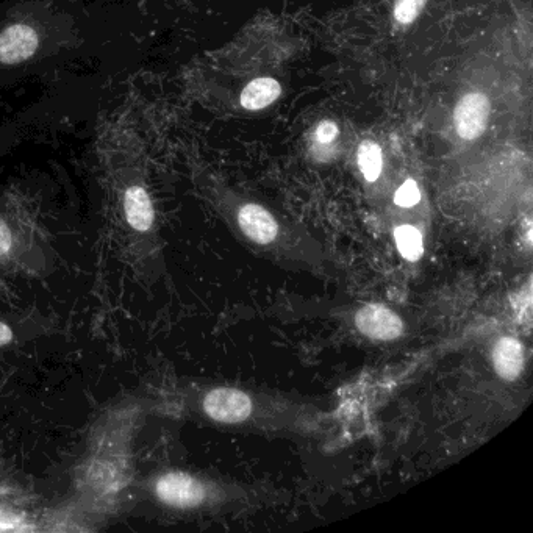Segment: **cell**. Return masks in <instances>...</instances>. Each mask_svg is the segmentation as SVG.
I'll return each mask as SVG.
<instances>
[{
    "mask_svg": "<svg viewBox=\"0 0 533 533\" xmlns=\"http://www.w3.org/2000/svg\"><path fill=\"white\" fill-rule=\"evenodd\" d=\"M11 340H13V332H11V329L7 324L0 321V346H5V344L10 343Z\"/></svg>",
    "mask_w": 533,
    "mask_h": 533,
    "instance_id": "obj_16",
    "label": "cell"
},
{
    "mask_svg": "<svg viewBox=\"0 0 533 533\" xmlns=\"http://www.w3.org/2000/svg\"><path fill=\"white\" fill-rule=\"evenodd\" d=\"M419 201H421V191H419L418 183L412 179H408L407 182L402 183L401 188L394 194V202L399 207H413Z\"/></svg>",
    "mask_w": 533,
    "mask_h": 533,
    "instance_id": "obj_13",
    "label": "cell"
},
{
    "mask_svg": "<svg viewBox=\"0 0 533 533\" xmlns=\"http://www.w3.org/2000/svg\"><path fill=\"white\" fill-rule=\"evenodd\" d=\"M241 232L257 244H271L279 235V224L262 205L247 204L238 212Z\"/></svg>",
    "mask_w": 533,
    "mask_h": 533,
    "instance_id": "obj_5",
    "label": "cell"
},
{
    "mask_svg": "<svg viewBox=\"0 0 533 533\" xmlns=\"http://www.w3.org/2000/svg\"><path fill=\"white\" fill-rule=\"evenodd\" d=\"M252 399L237 388H215L205 396L204 412L222 424H240L251 418Z\"/></svg>",
    "mask_w": 533,
    "mask_h": 533,
    "instance_id": "obj_1",
    "label": "cell"
},
{
    "mask_svg": "<svg viewBox=\"0 0 533 533\" xmlns=\"http://www.w3.org/2000/svg\"><path fill=\"white\" fill-rule=\"evenodd\" d=\"M124 210L130 226L138 232H147L154 224L151 197L141 187H132L126 191Z\"/></svg>",
    "mask_w": 533,
    "mask_h": 533,
    "instance_id": "obj_8",
    "label": "cell"
},
{
    "mask_svg": "<svg viewBox=\"0 0 533 533\" xmlns=\"http://www.w3.org/2000/svg\"><path fill=\"white\" fill-rule=\"evenodd\" d=\"M338 126L333 121H322L316 127L315 140L321 144H330L337 140Z\"/></svg>",
    "mask_w": 533,
    "mask_h": 533,
    "instance_id": "obj_14",
    "label": "cell"
},
{
    "mask_svg": "<svg viewBox=\"0 0 533 533\" xmlns=\"http://www.w3.org/2000/svg\"><path fill=\"white\" fill-rule=\"evenodd\" d=\"M155 493L161 502L177 508H194L207 498L199 480L187 473H168L158 479Z\"/></svg>",
    "mask_w": 533,
    "mask_h": 533,
    "instance_id": "obj_3",
    "label": "cell"
},
{
    "mask_svg": "<svg viewBox=\"0 0 533 533\" xmlns=\"http://www.w3.org/2000/svg\"><path fill=\"white\" fill-rule=\"evenodd\" d=\"M426 2L427 0H396V5H394V18L402 26L412 24L418 18L419 13L423 11Z\"/></svg>",
    "mask_w": 533,
    "mask_h": 533,
    "instance_id": "obj_12",
    "label": "cell"
},
{
    "mask_svg": "<svg viewBox=\"0 0 533 533\" xmlns=\"http://www.w3.org/2000/svg\"><path fill=\"white\" fill-rule=\"evenodd\" d=\"M355 326L369 340L393 341L404 335V321L382 304H368L355 313Z\"/></svg>",
    "mask_w": 533,
    "mask_h": 533,
    "instance_id": "obj_2",
    "label": "cell"
},
{
    "mask_svg": "<svg viewBox=\"0 0 533 533\" xmlns=\"http://www.w3.org/2000/svg\"><path fill=\"white\" fill-rule=\"evenodd\" d=\"M11 246H13V237H11L10 229H8L7 222L0 218V257L10 252Z\"/></svg>",
    "mask_w": 533,
    "mask_h": 533,
    "instance_id": "obj_15",
    "label": "cell"
},
{
    "mask_svg": "<svg viewBox=\"0 0 533 533\" xmlns=\"http://www.w3.org/2000/svg\"><path fill=\"white\" fill-rule=\"evenodd\" d=\"M394 240H396L398 251L408 262H416L423 257V235L416 227L408 226V224L399 226L398 229L394 230Z\"/></svg>",
    "mask_w": 533,
    "mask_h": 533,
    "instance_id": "obj_10",
    "label": "cell"
},
{
    "mask_svg": "<svg viewBox=\"0 0 533 533\" xmlns=\"http://www.w3.org/2000/svg\"><path fill=\"white\" fill-rule=\"evenodd\" d=\"M490 118V101L485 94L471 93L462 97L454 111V124L463 140H476Z\"/></svg>",
    "mask_w": 533,
    "mask_h": 533,
    "instance_id": "obj_4",
    "label": "cell"
},
{
    "mask_svg": "<svg viewBox=\"0 0 533 533\" xmlns=\"http://www.w3.org/2000/svg\"><path fill=\"white\" fill-rule=\"evenodd\" d=\"M282 94V86L271 77L252 80L241 93V105L246 110H262L276 102Z\"/></svg>",
    "mask_w": 533,
    "mask_h": 533,
    "instance_id": "obj_9",
    "label": "cell"
},
{
    "mask_svg": "<svg viewBox=\"0 0 533 533\" xmlns=\"http://www.w3.org/2000/svg\"><path fill=\"white\" fill-rule=\"evenodd\" d=\"M38 49V35L29 26L8 27L0 35V61L5 65H18L32 57Z\"/></svg>",
    "mask_w": 533,
    "mask_h": 533,
    "instance_id": "obj_6",
    "label": "cell"
},
{
    "mask_svg": "<svg viewBox=\"0 0 533 533\" xmlns=\"http://www.w3.org/2000/svg\"><path fill=\"white\" fill-rule=\"evenodd\" d=\"M358 165L368 182H376L383 168L382 149L373 141H363L358 149Z\"/></svg>",
    "mask_w": 533,
    "mask_h": 533,
    "instance_id": "obj_11",
    "label": "cell"
},
{
    "mask_svg": "<svg viewBox=\"0 0 533 533\" xmlns=\"http://www.w3.org/2000/svg\"><path fill=\"white\" fill-rule=\"evenodd\" d=\"M491 360H493L496 374L507 382H513L524 371L526 354H524L523 343L513 337L499 338L491 352Z\"/></svg>",
    "mask_w": 533,
    "mask_h": 533,
    "instance_id": "obj_7",
    "label": "cell"
}]
</instances>
